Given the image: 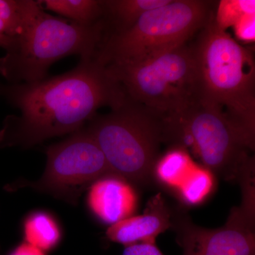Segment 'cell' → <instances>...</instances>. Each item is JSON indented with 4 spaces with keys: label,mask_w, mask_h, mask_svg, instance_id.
Listing matches in <instances>:
<instances>
[{
    "label": "cell",
    "mask_w": 255,
    "mask_h": 255,
    "mask_svg": "<svg viewBox=\"0 0 255 255\" xmlns=\"http://www.w3.org/2000/svg\"><path fill=\"white\" fill-rule=\"evenodd\" d=\"M214 2L171 0L147 11L130 28L101 43L95 58L102 65L134 63L185 44L209 21Z\"/></svg>",
    "instance_id": "6"
},
{
    "label": "cell",
    "mask_w": 255,
    "mask_h": 255,
    "mask_svg": "<svg viewBox=\"0 0 255 255\" xmlns=\"http://www.w3.org/2000/svg\"><path fill=\"white\" fill-rule=\"evenodd\" d=\"M86 203L96 219L110 226L134 216L138 206V196L132 184L110 173L90 186Z\"/></svg>",
    "instance_id": "10"
},
{
    "label": "cell",
    "mask_w": 255,
    "mask_h": 255,
    "mask_svg": "<svg viewBox=\"0 0 255 255\" xmlns=\"http://www.w3.org/2000/svg\"><path fill=\"white\" fill-rule=\"evenodd\" d=\"M255 14V0H222L218 3L215 21L221 29L226 31L247 15Z\"/></svg>",
    "instance_id": "18"
},
{
    "label": "cell",
    "mask_w": 255,
    "mask_h": 255,
    "mask_svg": "<svg viewBox=\"0 0 255 255\" xmlns=\"http://www.w3.org/2000/svg\"><path fill=\"white\" fill-rule=\"evenodd\" d=\"M122 255H164L153 243H139L126 246Z\"/></svg>",
    "instance_id": "20"
},
{
    "label": "cell",
    "mask_w": 255,
    "mask_h": 255,
    "mask_svg": "<svg viewBox=\"0 0 255 255\" xmlns=\"http://www.w3.org/2000/svg\"><path fill=\"white\" fill-rule=\"evenodd\" d=\"M103 21L81 24L46 14L38 1L28 0L22 30L6 55L0 73L9 81H40L52 64L64 57L95 56L102 42Z\"/></svg>",
    "instance_id": "3"
},
{
    "label": "cell",
    "mask_w": 255,
    "mask_h": 255,
    "mask_svg": "<svg viewBox=\"0 0 255 255\" xmlns=\"http://www.w3.org/2000/svg\"><path fill=\"white\" fill-rule=\"evenodd\" d=\"M14 42V38H9L0 35V47H2L5 50H8Z\"/></svg>",
    "instance_id": "22"
},
{
    "label": "cell",
    "mask_w": 255,
    "mask_h": 255,
    "mask_svg": "<svg viewBox=\"0 0 255 255\" xmlns=\"http://www.w3.org/2000/svg\"><path fill=\"white\" fill-rule=\"evenodd\" d=\"M216 176L204 166L196 164L187 177L176 189V195L185 206L201 205L212 195Z\"/></svg>",
    "instance_id": "15"
},
{
    "label": "cell",
    "mask_w": 255,
    "mask_h": 255,
    "mask_svg": "<svg viewBox=\"0 0 255 255\" xmlns=\"http://www.w3.org/2000/svg\"><path fill=\"white\" fill-rule=\"evenodd\" d=\"M0 255H1V253H0Z\"/></svg>",
    "instance_id": "23"
},
{
    "label": "cell",
    "mask_w": 255,
    "mask_h": 255,
    "mask_svg": "<svg viewBox=\"0 0 255 255\" xmlns=\"http://www.w3.org/2000/svg\"><path fill=\"white\" fill-rule=\"evenodd\" d=\"M46 157L44 172L38 180L16 182L9 186V190L30 187L77 206L92 183L111 173L103 152L85 128L49 146Z\"/></svg>",
    "instance_id": "8"
},
{
    "label": "cell",
    "mask_w": 255,
    "mask_h": 255,
    "mask_svg": "<svg viewBox=\"0 0 255 255\" xmlns=\"http://www.w3.org/2000/svg\"><path fill=\"white\" fill-rule=\"evenodd\" d=\"M255 213L239 206L221 228L196 226L184 213L172 215V227L183 255H255Z\"/></svg>",
    "instance_id": "9"
},
{
    "label": "cell",
    "mask_w": 255,
    "mask_h": 255,
    "mask_svg": "<svg viewBox=\"0 0 255 255\" xmlns=\"http://www.w3.org/2000/svg\"><path fill=\"white\" fill-rule=\"evenodd\" d=\"M128 98L164 117L199 102L197 66L187 43L134 63L106 65Z\"/></svg>",
    "instance_id": "5"
},
{
    "label": "cell",
    "mask_w": 255,
    "mask_h": 255,
    "mask_svg": "<svg viewBox=\"0 0 255 255\" xmlns=\"http://www.w3.org/2000/svg\"><path fill=\"white\" fill-rule=\"evenodd\" d=\"M233 28L235 35L239 41L247 43H255V14L243 16Z\"/></svg>",
    "instance_id": "19"
},
{
    "label": "cell",
    "mask_w": 255,
    "mask_h": 255,
    "mask_svg": "<svg viewBox=\"0 0 255 255\" xmlns=\"http://www.w3.org/2000/svg\"><path fill=\"white\" fill-rule=\"evenodd\" d=\"M171 0H107L103 1L105 14L116 23L117 31L130 28L147 11L169 4ZM115 33V32H114Z\"/></svg>",
    "instance_id": "14"
},
{
    "label": "cell",
    "mask_w": 255,
    "mask_h": 255,
    "mask_svg": "<svg viewBox=\"0 0 255 255\" xmlns=\"http://www.w3.org/2000/svg\"><path fill=\"white\" fill-rule=\"evenodd\" d=\"M172 226V212L158 194L151 198L143 214L112 225L106 235L110 241L125 246L139 243H155L157 236Z\"/></svg>",
    "instance_id": "11"
},
{
    "label": "cell",
    "mask_w": 255,
    "mask_h": 255,
    "mask_svg": "<svg viewBox=\"0 0 255 255\" xmlns=\"http://www.w3.org/2000/svg\"><path fill=\"white\" fill-rule=\"evenodd\" d=\"M43 9L69 18L81 24L100 21L105 15L103 1L97 0H43L38 1Z\"/></svg>",
    "instance_id": "16"
},
{
    "label": "cell",
    "mask_w": 255,
    "mask_h": 255,
    "mask_svg": "<svg viewBox=\"0 0 255 255\" xmlns=\"http://www.w3.org/2000/svg\"><path fill=\"white\" fill-rule=\"evenodd\" d=\"M6 255H47L46 253L36 247L23 241L14 247Z\"/></svg>",
    "instance_id": "21"
},
{
    "label": "cell",
    "mask_w": 255,
    "mask_h": 255,
    "mask_svg": "<svg viewBox=\"0 0 255 255\" xmlns=\"http://www.w3.org/2000/svg\"><path fill=\"white\" fill-rule=\"evenodd\" d=\"M28 0H0V35L16 38L22 30Z\"/></svg>",
    "instance_id": "17"
},
{
    "label": "cell",
    "mask_w": 255,
    "mask_h": 255,
    "mask_svg": "<svg viewBox=\"0 0 255 255\" xmlns=\"http://www.w3.org/2000/svg\"><path fill=\"white\" fill-rule=\"evenodd\" d=\"M0 97L21 112L6 118L0 147H31L48 139L73 133L102 107L118 108L127 100L121 85L95 56L82 58L74 70L21 85L0 83Z\"/></svg>",
    "instance_id": "1"
},
{
    "label": "cell",
    "mask_w": 255,
    "mask_h": 255,
    "mask_svg": "<svg viewBox=\"0 0 255 255\" xmlns=\"http://www.w3.org/2000/svg\"><path fill=\"white\" fill-rule=\"evenodd\" d=\"M164 124L167 143L190 151L215 176L239 182L255 168L254 150L237 129L199 102L182 114L164 117Z\"/></svg>",
    "instance_id": "7"
},
{
    "label": "cell",
    "mask_w": 255,
    "mask_h": 255,
    "mask_svg": "<svg viewBox=\"0 0 255 255\" xmlns=\"http://www.w3.org/2000/svg\"><path fill=\"white\" fill-rule=\"evenodd\" d=\"M193 51L197 66L199 102L227 119L255 150V61L215 21L213 11Z\"/></svg>",
    "instance_id": "2"
},
{
    "label": "cell",
    "mask_w": 255,
    "mask_h": 255,
    "mask_svg": "<svg viewBox=\"0 0 255 255\" xmlns=\"http://www.w3.org/2000/svg\"><path fill=\"white\" fill-rule=\"evenodd\" d=\"M23 241L48 253L58 248L63 241L61 224L54 214L46 210H35L21 223Z\"/></svg>",
    "instance_id": "12"
},
{
    "label": "cell",
    "mask_w": 255,
    "mask_h": 255,
    "mask_svg": "<svg viewBox=\"0 0 255 255\" xmlns=\"http://www.w3.org/2000/svg\"><path fill=\"white\" fill-rule=\"evenodd\" d=\"M196 164L186 149L172 146L156 161L153 180L166 189L175 191Z\"/></svg>",
    "instance_id": "13"
},
{
    "label": "cell",
    "mask_w": 255,
    "mask_h": 255,
    "mask_svg": "<svg viewBox=\"0 0 255 255\" xmlns=\"http://www.w3.org/2000/svg\"><path fill=\"white\" fill-rule=\"evenodd\" d=\"M86 130L105 155L111 173L132 185H150L162 143L164 117L128 98L104 116H94Z\"/></svg>",
    "instance_id": "4"
}]
</instances>
